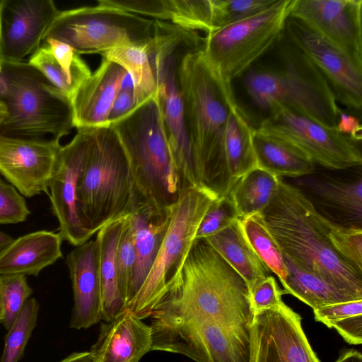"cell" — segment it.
Masks as SVG:
<instances>
[{"instance_id": "obj_1", "label": "cell", "mask_w": 362, "mask_h": 362, "mask_svg": "<svg viewBox=\"0 0 362 362\" xmlns=\"http://www.w3.org/2000/svg\"><path fill=\"white\" fill-rule=\"evenodd\" d=\"M231 82L238 83L244 100L261 115L258 124L287 108L336 127L341 110L331 88L284 32L263 57Z\"/></svg>"}, {"instance_id": "obj_2", "label": "cell", "mask_w": 362, "mask_h": 362, "mask_svg": "<svg viewBox=\"0 0 362 362\" xmlns=\"http://www.w3.org/2000/svg\"><path fill=\"white\" fill-rule=\"evenodd\" d=\"M248 286L204 240H195L180 276L153 310V320H190L250 327Z\"/></svg>"}, {"instance_id": "obj_3", "label": "cell", "mask_w": 362, "mask_h": 362, "mask_svg": "<svg viewBox=\"0 0 362 362\" xmlns=\"http://www.w3.org/2000/svg\"><path fill=\"white\" fill-rule=\"evenodd\" d=\"M186 129L198 183L220 198L232 185L223 153V137L235 104L231 82L206 60L203 49L187 53L180 65Z\"/></svg>"}, {"instance_id": "obj_4", "label": "cell", "mask_w": 362, "mask_h": 362, "mask_svg": "<svg viewBox=\"0 0 362 362\" xmlns=\"http://www.w3.org/2000/svg\"><path fill=\"white\" fill-rule=\"evenodd\" d=\"M262 214L284 256L362 299V272L335 250L329 238L330 220L300 189L281 180Z\"/></svg>"}, {"instance_id": "obj_5", "label": "cell", "mask_w": 362, "mask_h": 362, "mask_svg": "<svg viewBox=\"0 0 362 362\" xmlns=\"http://www.w3.org/2000/svg\"><path fill=\"white\" fill-rule=\"evenodd\" d=\"M204 37L198 31L157 20H154V35L146 45L180 194L199 187L185 125L180 65L187 53L204 49Z\"/></svg>"}, {"instance_id": "obj_6", "label": "cell", "mask_w": 362, "mask_h": 362, "mask_svg": "<svg viewBox=\"0 0 362 362\" xmlns=\"http://www.w3.org/2000/svg\"><path fill=\"white\" fill-rule=\"evenodd\" d=\"M89 129V143L79 176L77 207L92 237L109 223L130 215L134 183L127 153L111 127Z\"/></svg>"}, {"instance_id": "obj_7", "label": "cell", "mask_w": 362, "mask_h": 362, "mask_svg": "<svg viewBox=\"0 0 362 362\" xmlns=\"http://www.w3.org/2000/svg\"><path fill=\"white\" fill-rule=\"evenodd\" d=\"M129 160L134 202L172 208L180 197L179 180L157 95L110 126Z\"/></svg>"}, {"instance_id": "obj_8", "label": "cell", "mask_w": 362, "mask_h": 362, "mask_svg": "<svg viewBox=\"0 0 362 362\" xmlns=\"http://www.w3.org/2000/svg\"><path fill=\"white\" fill-rule=\"evenodd\" d=\"M4 88L0 100L6 117L0 134L59 141L74 128L69 99L35 68L24 60L2 62Z\"/></svg>"}, {"instance_id": "obj_9", "label": "cell", "mask_w": 362, "mask_h": 362, "mask_svg": "<svg viewBox=\"0 0 362 362\" xmlns=\"http://www.w3.org/2000/svg\"><path fill=\"white\" fill-rule=\"evenodd\" d=\"M218 197L204 187L183 192L172 208L168 230L143 285L127 305L139 318L151 317L180 276L206 211Z\"/></svg>"}, {"instance_id": "obj_10", "label": "cell", "mask_w": 362, "mask_h": 362, "mask_svg": "<svg viewBox=\"0 0 362 362\" xmlns=\"http://www.w3.org/2000/svg\"><path fill=\"white\" fill-rule=\"evenodd\" d=\"M153 35L154 20L97 4L60 11L44 39L64 42L80 54H101L124 45H145Z\"/></svg>"}, {"instance_id": "obj_11", "label": "cell", "mask_w": 362, "mask_h": 362, "mask_svg": "<svg viewBox=\"0 0 362 362\" xmlns=\"http://www.w3.org/2000/svg\"><path fill=\"white\" fill-rule=\"evenodd\" d=\"M292 0H277L264 11L204 37V55L229 81L263 57L284 33Z\"/></svg>"}, {"instance_id": "obj_12", "label": "cell", "mask_w": 362, "mask_h": 362, "mask_svg": "<svg viewBox=\"0 0 362 362\" xmlns=\"http://www.w3.org/2000/svg\"><path fill=\"white\" fill-rule=\"evenodd\" d=\"M151 351L182 354L196 362H250V327L190 320H153Z\"/></svg>"}, {"instance_id": "obj_13", "label": "cell", "mask_w": 362, "mask_h": 362, "mask_svg": "<svg viewBox=\"0 0 362 362\" xmlns=\"http://www.w3.org/2000/svg\"><path fill=\"white\" fill-rule=\"evenodd\" d=\"M296 146L312 161L325 168L341 170L362 163L356 141L298 112L282 108L255 127Z\"/></svg>"}, {"instance_id": "obj_14", "label": "cell", "mask_w": 362, "mask_h": 362, "mask_svg": "<svg viewBox=\"0 0 362 362\" xmlns=\"http://www.w3.org/2000/svg\"><path fill=\"white\" fill-rule=\"evenodd\" d=\"M284 33L318 69L337 102L349 109L361 110L362 69L331 42L294 17L288 16Z\"/></svg>"}, {"instance_id": "obj_15", "label": "cell", "mask_w": 362, "mask_h": 362, "mask_svg": "<svg viewBox=\"0 0 362 362\" xmlns=\"http://www.w3.org/2000/svg\"><path fill=\"white\" fill-rule=\"evenodd\" d=\"M250 362H320L310 345L301 317L282 302L254 313Z\"/></svg>"}, {"instance_id": "obj_16", "label": "cell", "mask_w": 362, "mask_h": 362, "mask_svg": "<svg viewBox=\"0 0 362 362\" xmlns=\"http://www.w3.org/2000/svg\"><path fill=\"white\" fill-rule=\"evenodd\" d=\"M89 143V129H77L71 141L62 146L48 185L52 210L63 240L81 245L91 238L83 229L77 207L79 176Z\"/></svg>"}, {"instance_id": "obj_17", "label": "cell", "mask_w": 362, "mask_h": 362, "mask_svg": "<svg viewBox=\"0 0 362 362\" xmlns=\"http://www.w3.org/2000/svg\"><path fill=\"white\" fill-rule=\"evenodd\" d=\"M62 146L59 141L0 134V174L22 195L48 194Z\"/></svg>"}, {"instance_id": "obj_18", "label": "cell", "mask_w": 362, "mask_h": 362, "mask_svg": "<svg viewBox=\"0 0 362 362\" xmlns=\"http://www.w3.org/2000/svg\"><path fill=\"white\" fill-rule=\"evenodd\" d=\"M289 16L320 33L362 69V0H292Z\"/></svg>"}, {"instance_id": "obj_19", "label": "cell", "mask_w": 362, "mask_h": 362, "mask_svg": "<svg viewBox=\"0 0 362 362\" xmlns=\"http://www.w3.org/2000/svg\"><path fill=\"white\" fill-rule=\"evenodd\" d=\"M59 11L52 0L0 1V63L34 54Z\"/></svg>"}, {"instance_id": "obj_20", "label": "cell", "mask_w": 362, "mask_h": 362, "mask_svg": "<svg viewBox=\"0 0 362 362\" xmlns=\"http://www.w3.org/2000/svg\"><path fill=\"white\" fill-rule=\"evenodd\" d=\"M126 74L120 65L102 57L100 66L70 100L76 129L110 127V112Z\"/></svg>"}, {"instance_id": "obj_21", "label": "cell", "mask_w": 362, "mask_h": 362, "mask_svg": "<svg viewBox=\"0 0 362 362\" xmlns=\"http://www.w3.org/2000/svg\"><path fill=\"white\" fill-rule=\"evenodd\" d=\"M74 293L69 327L87 329L102 320L101 287L95 240L76 246L67 255Z\"/></svg>"}, {"instance_id": "obj_22", "label": "cell", "mask_w": 362, "mask_h": 362, "mask_svg": "<svg viewBox=\"0 0 362 362\" xmlns=\"http://www.w3.org/2000/svg\"><path fill=\"white\" fill-rule=\"evenodd\" d=\"M152 329L129 310L100 325L90 353L93 362H139L151 351Z\"/></svg>"}, {"instance_id": "obj_23", "label": "cell", "mask_w": 362, "mask_h": 362, "mask_svg": "<svg viewBox=\"0 0 362 362\" xmlns=\"http://www.w3.org/2000/svg\"><path fill=\"white\" fill-rule=\"evenodd\" d=\"M172 208L134 202L129 218L135 261L127 304L143 285L156 260L168 230Z\"/></svg>"}, {"instance_id": "obj_24", "label": "cell", "mask_w": 362, "mask_h": 362, "mask_svg": "<svg viewBox=\"0 0 362 362\" xmlns=\"http://www.w3.org/2000/svg\"><path fill=\"white\" fill-rule=\"evenodd\" d=\"M60 234L45 230L13 239L0 251V276H37L63 255Z\"/></svg>"}, {"instance_id": "obj_25", "label": "cell", "mask_w": 362, "mask_h": 362, "mask_svg": "<svg viewBox=\"0 0 362 362\" xmlns=\"http://www.w3.org/2000/svg\"><path fill=\"white\" fill-rule=\"evenodd\" d=\"M123 219H118L103 226L98 231L95 240L101 287L102 320L105 322L114 320L126 308V303L118 285L116 264Z\"/></svg>"}, {"instance_id": "obj_26", "label": "cell", "mask_w": 362, "mask_h": 362, "mask_svg": "<svg viewBox=\"0 0 362 362\" xmlns=\"http://www.w3.org/2000/svg\"><path fill=\"white\" fill-rule=\"evenodd\" d=\"M257 167L279 177H297L314 173L315 163L293 144L252 128Z\"/></svg>"}, {"instance_id": "obj_27", "label": "cell", "mask_w": 362, "mask_h": 362, "mask_svg": "<svg viewBox=\"0 0 362 362\" xmlns=\"http://www.w3.org/2000/svg\"><path fill=\"white\" fill-rule=\"evenodd\" d=\"M245 280L250 293L269 270L245 238L239 220L204 239Z\"/></svg>"}, {"instance_id": "obj_28", "label": "cell", "mask_w": 362, "mask_h": 362, "mask_svg": "<svg viewBox=\"0 0 362 362\" xmlns=\"http://www.w3.org/2000/svg\"><path fill=\"white\" fill-rule=\"evenodd\" d=\"M287 275L282 285L291 294L313 310L341 302L362 300L328 282L283 255Z\"/></svg>"}, {"instance_id": "obj_29", "label": "cell", "mask_w": 362, "mask_h": 362, "mask_svg": "<svg viewBox=\"0 0 362 362\" xmlns=\"http://www.w3.org/2000/svg\"><path fill=\"white\" fill-rule=\"evenodd\" d=\"M223 153L232 187L243 175L257 167L252 127L236 104L231 108L224 137Z\"/></svg>"}, {"instance_id": "obj_30", "label": "cell", "mask_w": 362, "mask_h": 362, "mask_svg": "<svg viewBox=\"0 0 362 362\" xmlns=\"http://www.w3.org/2000/svg\"><path fill=\"white\" fill-rule=\"evenodd\" d=\"M281 178L258 167L240 177L230 192L239 220L262 213L276 196Z\"/></svg>"}, {"instance_id": "obj_31", "label": "cell", "mask_w": 362, "mask_h": 362, "mask_svg": "<svg viewBox=\"0 0 362 362\" xmlns=\"http://www.w3.org/2000/svg\"><path fill=\"white\" fill-rule=\"evenodd\" d=\"M313 192L326 205L339 212L351 225L361 227L362 177L354 180L324 178L310 182Z\"/></svg>"}, {"instance_id": "obj_32", "label": "cell", "mask_w": 362, "mask_h": 362, "mask_svg": "<svg viewBox=\"0 0 362 362\" xmlns=\"http://www.w3.org/2000/svg\"><path fill=\"white\" fill-rule=\"evenodd\" d=\"M146 44L124 45L100 54L102 57L120 65L130 75L138 105L157 95L156 81L146 49Z\"/></svg>"}, {"instance_id": "obj_33", "label": "cell", "mask_w": 362, "mask_h": 362, "mask_svg": "<svg viewBox=\"0 0 362 362\" xmlns=\"http://www.w3.org/2000/svg\"><path fill=\"white\" fill-rule=\"evenodd\" d=\"M150 18L206 34L213 30L211 0H153Z\"/></svg>"}, {"instance_id": "obj_34", "label": "cell", "mask_w": 362, "mask_h": 362, "mask_svg": "<svg viewBox=\"0 0 362 362\" xmlns=\"http://www.w3.org/2000/svg\"><path fill=\"white\" fill-rule=\"evenodd\" d=\"M239 221L252 248L268 269L277 275L283 284L287 275L283 253L270 233L262 213L255 214Z\"/></svg>"}, {"instance_id": "obj_35", "label": "cell", "mask_w": 362, "mask_h": 362, "mask_svg": "<svg viewBox=\"0 0 362 362\" xmlns=\"http://www.w3.org/2000/svg\"><path fill=\"white\" fill-rule=\"evenodd\" d=\"M39 309L35 298H29L25 302L8 330L0 362H18L23 358L25 348L36 326Z\"/></svg>"}, {"instance_id": "obj_36", "label": "cell", "mask_w": 362, "mask_h": 362, "mask_svg": "<svg viewBox=\"0 0 362 362\" xmlns=\"http://www.w3.org/2000/svg\"><path fill=\"white\" fill-rule=\"evenodd\" d=\"M213 30L247 18L274 4L277 0H211Z\"/></svg>"}, {"instance_id": "obj_37", "label": "cell", "mask_w": 362, "mask_h": 362, "mask_svg": "<svg viewBox=\"0 0 362 362\" xmlns=\"http://www.w3.org/2000/svg\"><path fill=\"white\" fill-rule=\"evenodd\" d=\"M3 323L8 331L33 293L24 275L0 276Z\"/></svg>"}, {"instance_id": "obj_38", "label": "cell", "mask_w": 362, "mask_h": 362, "mask_svg": "<svg viewBox=\"0 0 362 362\" xmlns=\"http://www.w3.org/2000/svg\"><path fill=\"white\" fill-rule=\"evenodd\" d=\"M74 90L91 75L90 69L80 54L61 41L46 38L42 41Z\"/></svg>"}, {"instance_id": "obj_39", "label": "cell", "mask_w": 362, "mask_h": 362, "mask_svg": "<svg viewBox=\"0 0 362 362\" xmlns=\"http://www.w3.org/2000/svg\"><path fill=\"white\" fill-rule=\"evenodd\" d=\"M329 238L339 255L362 272L361 227L342 226L330 221Z\"/></svg>"}, {"instance_id": "obj_40", "label": "cell", "mask_w": 362, "mask_h": 362, "mask_svg": "<svg viewBox=\"0 0 362 362\" xmlns=\"http://www.w3.org/2000/svg\"><path fill=\"white\" fill-rule=\"evenodd\" d=\"M238 220L237 209L229 194L218 198L211 204L202 219L195 240L214 235Z\"/></svg>"}, {"instance_id": "obj_41", "label": "cell", "mask_w": 362, "mask_h": 362, "mask_svg": "<svg viewBox=\"0 0 362 362\" xmlns=\"http://www.w3.org/2000/svg\"><path fill=\"white\" fill-rule=\"evenodd\" d=\"M134 261V246L129 215L123 219L122 230L116 256L118 285L126 305L128 302Z\"/></svg>"}, {"instance_id": "obj_42", "label": "cell", "mask_w": 362, "mask_h": 362, "mask_svg": "<svg viewBox=\"0 0 362 362\" xmlns=\"http://www.w3.org/2000/svg\"><path fill=\"white\" fill-rule=\"evenodd\" d=\"M30 214L22 194L0 177V224L23 222Z\"/></svg>"}, {"instance_id": "obj_43", "label": "cell", "mask_w": 362, "mask_h": 362, "mask_svg": "<svg viewBox=\"0 0 362 362\" xmlns=\"http://www.w3.org/2000/svg\"><path fill=\"white\" fill-rule=\"evenodd\" d=\"M285 293V290L279 288L275 279L267 276L250 293L253 313L277 308L283 302L281 296Z\"/></svg>"}, {"instance_id": "obj_44", "label": "cell", "mask_w": 362, "mask_h": 362, "mask_svg": "<svg viewBox=\"0 0 362 362\" xmlns=\"http://www.w3.org/2000/svg\"><path fill=\"white\" fill-rule=\"evenodd\" d=\"M315 320L331 328L332 325L342 317L362 314V300H354L330 304L313 310Z\"/></svg>"}, {"instance_id": "obj_45", "label": "cell", "mask_w": 362, "mask_h": 362, "mask_svg": "<svg viewBox=\"0 0 362 362\" xmlns=\"http://www.w3.org/2000/svg\"><path fill=\"white\" fill-rule=\"evenodd\" d=\"M335 329L348 343L359 345L362 343V314H353L334 322Z\"/></svg>"}, {"instance_id": "obj_46", "label": "cell", "mask_w": 362, "mask_h": 362, "mask_svg": "<svg viewBox=\"0 0 362 362\" xmlns=\"http://www.w3.org/2000/svg\"><path fill=\"white\" fill-rule=\"evenodd\" d=\"M138 106L133 90H120L113 102L110 112L108 118L109 126L119 121Z\"/></svg>"}, {"instance_id": "obj_47", "label": "cell", "mask_w": 362, "mask_h": 362, "mask_svg": "<svg viewBox=\"0 0 362 362\" xmlns=\"http://www.w3.org/2000/svg\"><path fill=\"white\" fill-rule=\"evenodd\" d=\"M336 129L339 133L349 136L356 142L360 141L362 139L360 120L353 115L340 111Z\"/></svg>"}, {"instance_id": "obj_48", "label": "cell", "mask_w": 362, "mask_h": 362, "mask_svg": "<svg viewBox=\"0 0 362 362\" xmlns=\"http://www.w3.org/2000/svg\"><path fill=\"white\" fill-rule=\"evenodd\" d=\"M59 362H93L89 351L74 352Z\"/></svg>"}, {"instance_id": "obj_49", "label": "cell", "mask_w": 362, "mask_h": 362, "mask_svg": "<svg viewBox=\"0 0 362 362\" xmlns=\"http://www.w3.org/2000/svg\"><path fill=\"white\" fill-rule=\"evenodd\" d=\"M334 362H362V355L356 350H349L343 352Z\"/></svg>"}, {"instance_id": "obj_50", "label": "cell", "mask_w": 362, "mask_h": 362, "mask_svg": "<svg viewBox=\"0 0 362 362\" xmlns=\"http://www.w3.org/2000/svg\"><path fill=\"white\" fill-rule=\"evenodd\" d=\"M13 240V238L9 235L0 231V251L7 246Z\"/></svg>"}, {"instance_id": "obj_51", "label": "cell", "mask_w": 362, "mask_h": 362, "mask_svg": "<svg viewBox=\"0 0 362 362\" xmlns=\"http://www.w3.org/2000/svg\"><path fill=\"white\" fill-rule=\"evenodd\" d=\"M6 108L4 103L0 100V127L6 117Z\"/></svg>"}, {"instance_id": "obj_52", "label": "cell", "mask_w": 362, "mask_h": 362, "mask_svg": "<svg viewBox=\"0 0 362 362\" xmlns=\"http://www.w3.org/2000/svg\"><path fill=\"white\" fill-rule=\"evenodd\" d=\"M4 88V79L1 73V64L0 63V95L2 93Z\"/></svg>"}, {"instance_id": "obj_53", "label": "cell", "mask_w": 362, "mask_h": 362, "mask_svg": "<svg viewBox=\"0 0 362 362\" xmlns=\"http://www.w3.org/2000/svg\"><path fill=\"white\" fill-rule=\"evenodd\" d=\"M3 322V312L1 307H0V322Z\"/></svg>"}, {"instance_id": "obj_54", "label": "cell", "mask_w": 362, "mask_h": 362, "mask_svg": "<svg viewBox=\"0 0 362 362\" xmlns=\"http://www.w3.org/2000/svg\"><path fill=\"white\" fill-rule=\"evenodd\" d=\"M1 281L0 276V307H1Z\"/></svg>"}]
</instances>
